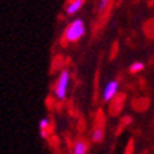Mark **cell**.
Masks as SVG:
<instances>
[{"mask_svg": "<svg viewBox=\"0 0 154 154\" xmlns=\"http://www.w3.org/2000/svg\"><path fill=\"white\" fill-rule=\"evenodd\" d=\"M85 33V24L82 20H74V21L67 26L64 32V39L67 42H76L83 36Z\"/></svg>", "mask_w": 154, "mask_h": 154, "instance_id": "1", "label": "cell"}, {"mask_svg": "<svg viewBox=\"0 0 154 154\" xmlns=\"http://www.w3.org/2000/svg\"><path fill=\"white\" fill-rule=\"evenodd\" d=\"M69 85V71L68 69H63L58 76V79L54 83V96L58 100H63L67 96V90H68Z\"/></svg>", "mask_w": 154, "mask_h": 154, "instance_id": "2", "label": "cell"}, {"mask_svg": "<svg viewBox=\"0 0 154 154\" xmlns=\"http://www.w3.org/2000/svg\"><path fill=\"white\" fill-rule=\"evenodd\" d=\"M117 92H118V82H117V81L108 82L107 85H106V88H104V90H103V100L104 101H110L112 97L117 94Z\"/></svg>", "mask_w": 154, "mask_h": 154, "instance_id": "3", "label": "cell"}, {"mask_svg": "<svg viewBox=\"0 0 154 154\" xmlns=\"http://www.w3.org/2000/svg\"><path fill=\"white\" fill-rule=\"evenodd\" d=\"M82 6H83V0H72V2L68 3V6L65 7V13L68 15L75 14V13H78L82 8Z\"/></svg>", "mask_w": 154, "mask_h": 154, "instance_id": "4", "label": "cell"}, {"mask_svg": "<svg viewBox=\"0 0 154 154\" xmlns=\"http://www.w3.org/2000/svg\"><path fill=\"white\" fill-rule=\"evenodd\" d=\"M88 151V143L83 142V140H78L74 144V149H72V153L74 154H85Z\"/></svg>", "mask_w": 154, "mask_h": 154, "instance_id": "5", "label": "cell"}, {"mask_svg": "<svg viewBox=\"0 0 154 154\" xmlns=\"http://www.w3.org/2000/svg\"><path fill=\"white\" fill-rule=\"evenodd\" d=\"M47 126H49V119L47 118H42L39 121V128H40V132H42V136L43 137H46V129H47Z\"/></svg>", "mask_w": 154, "mask_h": 154, "instance_id": "6", "label": "cell"}, {"mask_svg": "<svg viewBox=\"0 0 154 154\" xmlns=\"http://www.w3.org/2000/svg\"><path fill=\"white\" fill-rule=\"evenodd\" d=\"M92 139H93L94 142H101V139H103V129H101V128H96V129H94Z\"/></svg>", "mask_w": 154, "mask_h": 154, "instance_id": "7", "label": "cell"}, {"mask_svg": "<svg viewBox=\"0 0 154 154\" xmlns=\"http://www.w3.org/2000/svg\"><path fill=\"white\" fill-rule=\"evenodd\" d=\"M144 68V64L143 63H133L131 65V72H139Z\"/></svg>", "mask_w": 154, "mask_h": 154, "instance_id": "8", "label": "cell"}, {"mask_svg": "<svg viewBox=\"0 0 154 154\" xmlns=\"http://www.w3.org/2000/svg\"><path fill=\"white\" fill-rule=\"evenodd\" d=\"M107 4H108V0H100V3H99V10L103 11L104 8L107 7Z\"/></svg>", "mask_w": 154, "mask_h": 154, "instance_id": "9", "label": "cell"}]
</instances>
